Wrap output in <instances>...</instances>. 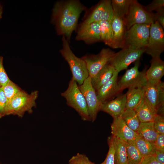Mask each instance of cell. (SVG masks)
Instances as JSON below:
<instances>
[{
  "instance_id": "d4e9b609",
  "label": "cell",
  "mask_w": 164,
  "mask_h": 164,
  "mask_svg": "<svg viewBox=\"0 0 164 164\" xmlns=\"http://www.w3.org/2000/svg\"><path fill=\"white\" fill-rule=\"evenodd\" d=\"M132 0H112L111 4L114 15L123 20L127 15Z\"/></svg>"
},
{
  "instance_id": "4dcf8cb0",
  "label": "cell",
  "mask_w": 164,
  "mask_h": 164,
  "mask_svg": "<svg viewBox=\"0 0 164 164\" xmlns=\"http://www.w3.org/2000/svg\"><path fill=\"white\" fill-rule=\"evenodd\" d=\"M108 142L109 148L107 155L104 161L100 164H115L114 151L112 135L108 137Z\"/></svg>"
},
{
  "instance_id": "cb8c5ba5",
  "label": "cell",
  "mask_w": 164,
  "mask_h": 164,
  "mask_svg": "<svg viewBox=\"0 0 164 164\" xmlns=\"http://www.w3.org/2000/svg\"><path fill=\"white\" fill-rule=\"evenodd\" d=\"M137 132L143 139L152 143L159 134L155 128L153 121L140 122Z\"/></svg>"
},
{
  "instance_id": "f546056e",
  "label": "cell",
  "mask_w": 164,
  "mask_h": 164,
  "mask_svg": "<svg viewBox=\"0 0 164 164\" xmlns=\"http://www.w3.org/2000/svg\"><path fill=\"white\" fill-rule=\"evenodd\" d=\"M2 87L7 98L8 103L22 90L17 84L11 80L5 86Z\"/></svg>"
},
{
  "instance_id": "ba28073f",
  "label": "cell",
  "mask_w": 164,
  "mask_h": 164,
  "mask_svg": "<svg viewBox=\"0 0 164 164\" xmlns=\"http://www.w3.org/2000/svg\"><path fill=\"white\" fill-rule=\"evenodd\" d=\"M82 22L85 23L107 21L110 22L112 19L114 13L111 4V0H102L97 4L85 11Z\"/></svg>"
},
{
  "instance_id": "8fae6325",
  "label": "cell",
  "mask_w": 164,
  "mask_h": 164,
  "mask_svg": "<svg viewBox=\"0 0 164 164\" xmlns=\"http://www.w3.org/2000/svg\"><path fill=\"white\" fill-rule=\"evenodd\" d=\"M139 60L135 62L134 66L127 70L119 82L118 85L121 91L126 88H131L143 87L147 80L145 73L147 67L140 71L138 70Z\"/></svg>"
},
{
  "instance_id": "4fadbf2b",
  "label": "cell",
  "mask_w": 164,
  "mask_h": 164,
  "mask_svg": "<svg viewBox=\"0 0 164 164\" xmlns=\"http://www.w3.org/2000/svg\"><path fill=\"white\" fill-rule=\"evenodd\" d=\"M115 53L109 48H103L97 54L85 55L81 57L86 63L89 76L92 77L95 76L111 60Z\"/></svg>"
},
{
  "instance_id": "9a60e30c",
  "label": "cell",
  "mask_w": 164,
  "mask_h": 164,
  "mask_svg": "<svg viewBox=\"0 0 164 164\" xmlns=\"http://www.w3.org/2000/svg\"><path fill=\"white\" fill-rule=\"evenodd\" d=\"M118 73L115 70L111 78L96 92L97 98L102 104L113 99L121 93L118 84Z\"/></svg>"
},
{
  "instance_id": "5b68a950",
  "label": "cell",
  "mask_w": 164,
  "mask_h": 164,
  "mask_svg": "<svg viewBox=\"0 0 164 164\" xmlns=\"http://www.w3.org/2000/svg\"><path fill=\"white\" fill-rule=\"evenodd\" d=\"M144 97L158 114L163 116L164 83L161 80H147L144 86Z\"/></svg>"
},
{
  "instance_id": "b9f144b4",
  "label": "cell",
  "mask_w": 164,
  "mask_h": 164,
  "mask_svg": "<svg viewBox=\"0 0 164 164\" xmlns=\"http://www.w3.org/2000/svg\"><path fill=\"white\" fill-rule=\"evenodd\" d=\"M0 164H1L0 163Z\"/></svg>"
},
{
  "instance_id": "8992f818",
  "label": "cell",
  "mask_w": 164,
  "mask_h": 164,
  "mask_svg": "<svg viewBox=\"0 0 164 164\" xmlns=\"http://www.w3.org/2000/svg\"><path fill=\"white\" fill-rule=\"evenodd\" d=\"M151 24H135L127 30L124 47L146 48L148 44Z\"/></svg>"
},
{
  "instance_id": "836d02e7",
  "label": "cell",
  "mask_w": 164,
  "mask_h": 164,
  "mask_svg": "<svg viewBox=\"0 0 164 164\" xmlns=\"http://www.w3.org/2000/svg\"><path fill=\"white\" fill-rule=\"evenodd\" d=\"M8 100L2 87H0V118L5 116Z\"/></svg>"
},
{
  "instance_id": "ab89813d",
  "label": "cell",
  "mask_w": 164,
  "mask_h": 164,
  "mask_svg": "<svg viewBox=\"0 0 164 164\" xmlns=\"http://www.w3.org/2000/svg\"><path fill=\"white\" fill-rule=\"evenodd\" d=\"M153 155L158 161L164 164V152L155 149Z\"/></svg>"
},
{
  "instance_id": "9c48e42d",
  "label": "cell",
  "mask_w": 164,
  "mask_h": 164,
  "mask_svg": "<svg viewBox=\"0 0 164 164\" xmlns=\"http://www.w3.org/2000/svg\"><path fill=\"white\" fill-rule=\"evenodd\" d=\"M127 30L136 24H151L155 21L154 13L148 12L137 0H132L128 12L123 20Z\"/></svg>"
},
{
  "instance_id": "7c38bea8",
  "label": "cell",
  "mask_w": 164,
  "mask_h": 164,
  "mask_svg": "<svg viewBox=\"0 0 164 164\" xmlns=\"http://www.w3.org/2000/svg\"><path fill=\"white\" fill-rule=\"evenodd\" d=\"M78 86L85 98L91 121L94 122L98 112L101 110L102 104L99 100L92 85L91 77L89 76L81 85H78Z\"/></svg>"
},
{
  "instance_id": "83f0119b",
  "label": "cell",
  "mask_w": 164,
  "mask_h": 164,
  "mask_svg": "<svg viewBox=\"0 0 164 164\" xmlns=\"http://www.w3.org/2000/svg\"><path fill=\"white\" fill-rule=\"evenodd\" d=\"M135 141L142 157L146 155H154L155 149L153 143L145 140L138 134Z\"/></svg>"
},
{
  "instance_id": "f35d334b",
  "label": "cell",
  "mask_w": 164,
  "mask_h": 164,
  "mask_svg": "<svg viewBox=\"0 0 164 164\" xmlns=\"http://www.w3.org/2000/svg\"><path fill=\"white\" fill-rule=\"evenodd\" d=\"M155 21L157 22L162 27L164 28V8L154 13Z\"/></svg>"
},
{
  "instance_id": "e575fe53",
  "label": "cell",
  "mask_w": 164,
  "mask_h": 164,
  "mask_svg": "<svg viewBox=\"0 0 164 164\" xmlns=\"http://www.w3.org/2000/svg\"><path fill=\"white\" fill-rule=\"evenodd\" d=\"M3 60V57L0 56V87L5 86L10 80L4 68Z\"/></svg>"
},
{
  "instance_id": "30bf717a",
  "label": "cell",
  "mask_w": 164,
  "mask_h": 164,
  "mask_svg": "<svg viewBox=\"0 0 164 164\" xmlns=\"http://www.w3.org/2000/svg\"><path fill=\"white\" fill-rule=\"evenodd\" d=\"M164 50L163 29L158 22L154 21L151 24L147 45L145 53L152 58L160 57Z\"/></svg>"
},
{
  "instance_id": "d6986e66",
  "label": "cell",
  "mask_w": 164,
  "mask_h": 164,
  "mask_svg": "<svg viewBox=\"0 0 164 164\" xmlns=\"http://www.w3.org/2000/svg\"><path fill=\"white\" fill-rule=\"evenodd\" d=\"M115 70L114 67L108 63L95 76L91 77V84L96 92L111 78Z\"/></svg>"
},
{
  "instance_id": "4316f807",
  "label": "cell",
  "mask_w": 164,
  "mask_h": 164,
  "mask_svg": "<svg viewBox=\"0 0 164 164\" xmlns=\"http://www.w3.org/2000/svg\"><path fill=\"white\" fill-rule=\"evenodd\" d=\"M121 117L131 129L137 132L140 122L134 110L125 109Z\"/></svg>"
},
{
  "instance_id": "f1b7e54d",
  "label": "cell",
  "mask_w": 164,
  "mask_h": 164,
  "mask_svg": "<svg viewBox=\"0 0 164 164\" xmlns=\"http://www.w3.org/2000/svg\"><path fill=\"white\" fill-rule=\"evenodd\" d=\"M98 23L100 25L101 41L109 46L112 35L111 22L107 21H101Z\"/></svg>"
},
{
  "instance_id": "7a4b0ae2",
  "label": "cell",
  "mask_w": 164,
  "mask_h": 164,
  "mask_svg": "<svg viewBox=\"0 0 164 164\" xmlns=\"http://www.w3.org/2000/svg\"><path fill=\"white\" fill-rule=\"evenodd\" d=\"M62 48L60 53L68 63L72 73V78L78 85H81L84 80L89 77L86 64L81 58L77 57L71 50L69 42L65 37L62 38Z\"/></svg>"
},
{
  "instance_id": "2e32d148",
  "label": "cell",
  "mask_w": 164,
  "mask_h": 164,
  "mask_svg": "<svg viewBox=\"0 0 164 164\" xmlns=\"http://www.w3.org/2000/svg\"><path fill=\"white\" fill-rule=\"evenodd\" d=\"M112 35L109 46L113 48H123L127 30L123 20L114 15L111 22Z\"/></svg>"
},
{
  "instance_id": "277c9868",
  "label": "cell",
  "mask_w": 164,
  "mask_h": 164,
  "mask_svg": "<svg viewBox=\"0 0 164 164\" xmlns=\"http://www.w3.org/2000/svg\"><path fill=\"white\" fill-rule=\"evenodd\" d=\"M61 95L66 99L67 104L74 109L82 120L91 121L85 98L77 82L73 79L71 78L67 89Z\"/></svg>"
},
{
  "instance_id": "52a82bcc",
  "label": "cell",
  "mask_w": 164,
  "mask_h": 164,
  "mask_svg": "<svg viewBox=\"0 0 164 164\" xmlns=\"http://www.w3.org/2000/svg\"><path fill=\"white\" fill-rule=\"evenodd\" d=\"M145 48L124 47L117 53L109 62L118 73L127 68L132 63L139 60L145 53Z\"/></svg>"
},
{
  "instance_id": "44dd1931",
  "label": "cell",
  "mask_w": 164,
  "mask_h": 164,
  "mask_svg": "<svg viewBox=\"0 0 164 164\" xmlns=\"http://www.w3.org/2000/svg\"><path fill=\"white\" fill-rule=\"evenodd\" d=\"M164 75V62L160 57L152 58L151 65L145 73L147 80H159Z\"/></svg>"
},
{
  "instance_id": "7402d4cb",
  "label": "cell",
  "mask_w": 164,
  "mask_h": 164,
  "mask_svg": "<svg viewBox=\"0 0 164 164\" xmlns=\"http://www.w3.org/2000/svg\"><path fill=\"white\" fill-rule=\"evenodd\" d=\"M144 86L128 89L125 109L134 110L144 97Z\"/></svg>"
},
{
  "instance_id": "484cf974",
  "label": "cell",
  "mask_w": 164,
  "mask_h": 164,
  "mask_svg": "<svg viewBox=\"0 0 164 164\" xmlns=\"http://www.w3.org/2000/svg\"><path fill=\"white\" fill-rule=\"evenodd\" d=\"M128 164H140L142 157L135 144V139L126 142Z\"/></svg>"
},
{
  "instance_id": "5bb4252c",
  "label": "cell",
  "mask_w": 164,
  "mask_h": 164,
  "mask_svg": "<svg viewBox=\"0 0 164 164\" xmlns=\"http://www.w3.org/2000/svg\"><path fill=\"white\" fill-rule=\"evenodd\" d=\"M77 41L92 44L101 41L100 25L98 22L85 23L79 26L75 37Z\"/></svg>"
},
{
  "instance_id": "d590c367",
  "label": "cell",
  "mask_w": 164,
  "mask_h": 164,
  "mask_svg": "<svg viewBox=\"0 0 164 164\" xmlns=\"http://www.w3.org/2000/svg\"><path fill=\"white\" fill-rule=\"evenodd\" d=\"M164 0H154L147 6L144 7L149 12H152L154 11L156 12L164 8Z\"/></svg>"
},
{
  "instance_id": "d6a6232c",
  "label": "cell",
  "mask_w": 164,
  "mask_h": 164,
  "mask_svg": "<svg viewBox=\"0 0 164 164\" xmlns=\"http://www.w3.org/2000/svg\"><path fill=\"white\" fill-rule=\"evenodd\" d=\"M153 122L155 128L159 134H164V118L163 116L157 114L155 117Z\"/></svg>"
},
{
  "instance_id": "74e56055",
  "label": "cell",
  "mask_w": 164,
  "mask_h": 164,
  "mask_svg": "<svg viewBox=\"0 0 164 164\" xmlns=\"http://www.w3.org/2000/svg\"><path fill=\"white\" fill-rule=\"evenodd\" d=\"M140 164H164L158 161L153 155L145 156L142 157Z\"/></svg>"
},
{
  "instance_id": "60d3db41",
  "label": "cell",
  "mask_w": 164,
  "mask_h": 164,
  "mask_svg": "<svg viewBox=\"0 0 164 164\" xmlns=\"http://www.w3.org/2000/svg\"><path fill=\"white\" fill-rule=\"evenodd\" d=\"M3 11V6L2 4L0 3V20L2 18Z\"/></svg>"
},
{
  "instance_id": "e0dca14e",
  "label": "cell",
  "mask_w": 164,
  "mask_h": 164,
  "mask_svg": "<svg viewBox=\"0 0 164 164\" xmlns=\"http://www.w3.org/2000/svg\"><path fill=\"white\" fill-rule=\"evenodd\" d=\"M111 128L112 135L125 142L134 140L138 135L137 132L127 125L121 116L113 118Z\"/></svg>"
},
{
  "instance_id": "3957f363",
  "label": "cell",
  "mask_w": 164,
  "mask_h": 164,
  "mask_svg": "<svg viewBox=\"0 0 164 164\" xmlns=\"http://www.w3.org/2000/svg\"><path fill=\"white\" fill-rule=\"evenodd\" d=\"M38 94L37 91L29 94L22 90L9 102L5 115H16L22 117L26 112L32 113V108L36 106V101Z\"/></svg>"
},
{
  "instance_id": "8d00e7d4",
  "label": "cell",
  "mask_w": 164,
  "mask_h": 164,
  "mask_svg": "<svg viewBox=\"0 0 164 164\" xmlns=\"http://www.w3.org/2000/svg\"><path fill=\"white\" fill-rule=\"evenodd\" d=\"M153 145L155 150L164 152V134H159Z\"/></svg>"
},
{
  "instance_id": "ffe728a7",
  "label": "cell",
  "mask_w": 164,
  "mask_h": 164,
  "mask_svg": "<svg viewBox=\"0 0 164 164\" xmlns=\"http://www.w3.org/2000/svg\"><path fill=\"white\" fill-rule=\"evenodd\" d=\"M140 122L153 121L157 111L149 103L145 97L134 109Z\"/></svg>"
},
{
  "instance_id": "1f68e13d",
  "label": "cell",
  "mask_w": 164,
  "mask_h": 164,
  "mask_svg": "<svg viewBox=\"0 0 164 164\" xmlns=\"http://www.w3.org/2000/svg\"><path fill=\"white\" fill-rule=\"evenodd\" d=\"M68 164H95L85 154L77 153L69 160Z\"/></svg>"
},
{
  "instance_id": "603a6c76",
  "label": "cell",
  "mask_w": 164,
  "mask_h": 164,
  "mask_svg": "<svg viewBox=\"0 0 164 164\" xmlns=\"http://www.w3.org/2000/svg\"><path fill=\"white\" fill-rule=\"evenodd\" d=\"M112 136L115 164H128L126 142Z\"/></svg>"
},
{
  "instance_id": "6da1fadb",
  "label": "cell",
  "mask_w": 164,
  "mask_h": 164,
  "mask_svg": "<svg viewBox=\"0 0 164 164\" xmlns=\"http://www.w3.org/2000/svg\"><path fill=\"white\" fill-rule=\"evenodd\" d=\"M86 9L78 0L56 2L52 10L51 22L57 34L64 36L70 43L73 32L77 29L80 14Z\"/></svg>"
},
{
  "instance_id": "ac0fdd59",
  "label": "cell",
  "mask_w": 164,
  "mask_h": 164,
  "mask_svg": "<svg viewBox=\"0 0 164 164\" xmlns=\"http://www.w3.org/2000/svg\"><path fill=\"white\" fill-rule=\"evenodd\" d=\"M126 94L120 95L115 99L102 104L101 111L106 112L113 118L121 117L125 109Z\"/></svg>"
}]
</instances>
